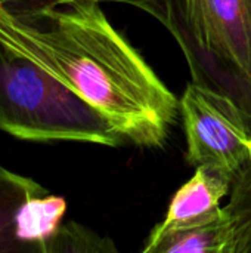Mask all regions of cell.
<instances>
[{
	"instance_id": "6da1fadb",
	"label": "cell",
	"mask_w": 251,
	"mask_h": 253,
	"mask_svg": "<svg viewBox=\"0 0 251 253\" xmlns=\"http://www.w3.org/2000/svg\"><path fill=\"white\" fill-rule=\"evenodd\" d=\"M0 37L33 58L139 148H163L179 98L111 24L101 1L0 0Z\"/></svg>"
},
{
	"instance_id": "7a4b0ae2",
	"label": "cell",
	"mask_w": 251,
	"mask_h": 253,
	"mask_svg": "<svg viewBox=\"0 0 251 253\" xmlns=\"http://www.w3.org/2000/svg\"><path fill=\"white\" fill-rule=\"evenodd\" d=\"M179 44L191 79L229 96L251 122V0H139Z\"/></svg>"
},
{
	"instance_id": "3957f363",
	"label": "cell",
	"mask_w": 251,
	"mask_h": 253,
	"mask_svg": "<svg viewBox=\"0 0 251 253\" xmlns=\"http://www.w3.org/2000/svg\"><path fill=\"white\" fill-rule=\"evenodd\" d=\"M0 130L33 142L120 147L126 141L92 105L0 37Z\"/></svg>"
},
{
	"instance_id": "277c9868",
	"label": "cell",
	"mask_w": 251,
	"mask_h": 253,
	"mask_svg": "<svg viewBox=\"0 0 251 253\" xmlns=\"http://www.w3.org/2000/svg\"><path fill=\"white\" fill-rule=\"evenodd\" d=\"M186 159L235 179L251 162V122L225 93L189 82L179 98Z\"/></svg>"
},
{
	"instance_id": "5b68a950",
	"label": "cell",
	"mask_w": 251,
	"mask_h": 253,
	"mask_svg": "<svg viewBox=\"0 0 251 253\" xmlns=\"http://www.w3.org/2000/svg\"><path fill=\"white\" fill-rule=\"evenodd\" d=\"M231 187L232 179L223 173L204 166L195 168L194 175L172 197L164 219L151 230L142 252L146 253L169 234L207 225L222 218L225 213L222 200L229 196Z\"/></svg>"
},
{
	"instance_id": "8992f818",
	"label": "cell",
	"mask_w": 251,
	"mask_h": 253,
	"mask_svg": "<svg viewBox=\"0 0 251 253\" xmlns=\"http://www.w3.org/2000/svg\"><path fill=\"white\" fill-rule=\"evenodd\" d=\"M67 202L61 196L40 193L24 202L16 215L15 233L27 252H41L62 225Z\"/></svg>"
},
{
	"instance_id": "52a82bcc",
	"label": "cell",
	"mask_w": 251,
	"mask_h": 253,
	"mask_svg": "<svg viewBox=\"0 0 251 253\" xmlns=\"http://www.w3.org/2000/svg\"><path fill=\"white\" fill-rule=\"evenodd\" d=\"M146 253H235V234L225 211L217 221L169 234Z\"/></svg>"
},
{
	"instance_id": "ba28073f",
	"label": "cell",
	"mask_w": 251,
	"mask_h": 253,
	"mask_svg": "<svg viewBox=\"0 0 251 253\" xmlns=\"http://www.w3.org/2000/svg\"><path fill=\"white\" fill-rule=\"evenodd\" d=\"M46 193L34 179L0 166V253L27 252L15 233L16 215L31 196Z\"/></svg>"
},
{
	"instance_id": "9c48e42d",
	"label": "cell",
	"mask_w": 251,
	"mask_h": 253,
	"mask_svg": "<svg viewBox=\"0 0 251 253\" xmlns=\"http://www.w3.org/2000/svg\"><path fill=\"white\" fill-rule=\"evenodd\" d=\"M225 211L235 234V253H251V162L235 176Z\"/></svg>"
},
{
	"instance_id": "30bf717a",
	"label": "cell",
	"mask_w": 251,
	"mask_h": 253,
	"mask_svg": "<svg viewBox=\"0 0 251 253\" xmlns=\"http://www.w3.org/2000/svg\"><path fill=\"white\" fill-rule=\"evenodd\" d=\"M117 252L114 243L77 222L59 227L55 236L44 245L43 253H109Z\"/></svg>"
},
{
	"instance_id": "8fae6325",
	"label": "cell",
	"mask_w": 251,
	"mask_h": 253,
	"mask_svg": "<svg viewBox=\"0 0 251 253\" xmlns=\"http://www.w3.org/2000/svg\"><path fill=\"white\" fill-rule=\"evenodd\" d=\"M43 1H50V3H58V4H61V3H70V1H74V0H43ZM96 1H115V3H124V4H132V6H135L139 0H96Z\"/></svg>"
}]
</instances>
